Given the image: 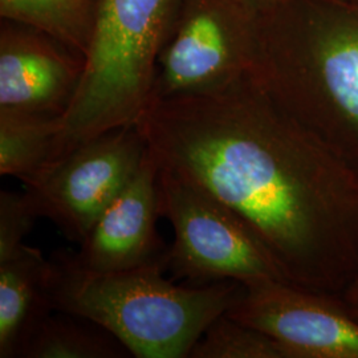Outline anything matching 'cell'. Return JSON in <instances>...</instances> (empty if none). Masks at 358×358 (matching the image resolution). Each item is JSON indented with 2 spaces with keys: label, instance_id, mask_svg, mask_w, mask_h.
<instances>
[{
  "label": "cell",
  "instance_id": "3",
  "mask_svg": "<svg viewBox=\"0 0 358 358\" xmlns=\"http://www.w3.org/2000/svg\"><path fill=\"white\" fill-rule=\"evenodd\" d=\"M51 263L53 310L100 324L137 358H189L208 325L243 291L234 280L178 285L165 278L166 262L96 272L78 266L72 251L60 250Z\"/></svg>",
  "mask_w": 358,
  "mask_h": 358
},
{
  "label": "cell",
  "instance_id": "10",
  "mask_svg": "<svg viewBox=\"0 0 358 358\" xmlns=\"http://www.w3.org/2000/svg\"><path fill=\"white\" fill-rule=\"evenodd\" d=\"M158 217V165L148 149L134 177L72 256L78 266L96 272L125 271L157 262L167 264L169 247L157 230Z\"/></svg>",
  "mask_w": 358,
  "mask_h": 358
},
{
  "label": "cell",
  "instance_id": "13",
  "mask_svg": "<svg viewBox=\"0 0 358 358\" xmlns=\"http://www.w3.org/2000/svg\"><path fill=\"white\" fill-rule=\"evenodd\" d=\"M60 117L0 108V176L32 185L51 161Z\"/></svg>",
  "mask_w": 358,
  "mask_h": 358
},
{
  "label": "cell",
  "instance_id": "2",
  "mask_svg": "<svg viewBox=\"0 0 358 358\" xmlns=\"http://www.w3.org/2000/svg\"><path fill=\"white\" fill-rule=\"evenodd\" d=\"M251 73L358 173V0H278Z\"/></svg>",
  "mask_w": 358,
  "mask_h": 358
},
{
  "label": "cell",
  "instance_id": "15",
  "mask_svg": "<svg viewBox=\"0 0 358 358\" xmlns=\"http://www.w3.org/2000/svg\"><path fill=\"white\" fill-rule=\"evenodd\" d=\"M189 358H288L276 340L226 313L213 321Z\"/></svg>",
  "mask_w": 358,
  "mask_h": 358
},
{
  "label": "cell",
  "instance_id": "8",
  "mask_svg": "<svg viewBox=\"0 0 358 358\" xmlns=\"http://www.w3.org/2000/svg\"><path fill=\"white\" fill-rule=\"evenodd\" d=\"M242 284L226 315L271 336L288 358H358V321L324 294L273 279Z\"/></svg>",
  "mask_w": 358,
  "mask_h": 358
},
{
  "label": "cell",
  "instance_id": "7",
  "mask_svg": "<svg viewBox=\"0 0 358 358\" xmlns=\"http://www.w3.org/2000/svg\"><path fill=\"white\" fill-rule=\"evenodd\" d=\"M146 153L137 125L113 129L78 145L26 190L38 217L50 219L80 244L134 177Z\"/></svg>",
  "mask_w": 358,
  "mask_h": 358
},
{
  "label": "cell",
  "instance_id": "14",
  "mask_svg": "<svg viewBox=\"0 0 358 358\" xmlns=\"http://www.w3.org/2000/svg\"><path fill=\"white\" fill-rule=\"evenodd\" d=\"M97 0H0V16L38 27L85 55Z\"/></svg>",
  "mask_w": 358,
  "mask_h": 358
},
{
  "label": "cell",
  "instance_id": "9",
  "mask_svg": "<svg viewBox=\"0 0 358 358\" xmlns=\"http://www.w3.org/2000/svg\"><path fill=\"white\" fill-rule=\"evenodd\" d=\"M85 55L38 27L1 19L0 108L60 117L84 75Z\"/></svg>",
  "mask_w": 358,
  "mask_h": 358
},
{
  "label": "cell",
  "instance_id": "6",
  "mask_svg": "<svg viewBox=\"0 0 358 358\" xmlns=\"http://www.w3.org/2000/svg\"><path fill=\"white\" fill-rule=\"evenodd\" d=\"M257 48L259 13L242 0H180L154 100L223 88L252 72Z\"/></svg>",
  "mask_w": 358,
  "mask_h": 358
},
{
  "label": "cell",
  "instance_id": "4",
  "mask_svg": "<svg viewBox=\"0 0 358 358\" xmlns=\"http://www.w3.org/2000/svg\"><path fill=\"white\" fill-rule=\"evenodd\" d=\"M179 4L180 0L96 1L84 75L60 120L45 171L78 145L140 121L154 100L158 60L171 38Z\"/></svg>",
  "mask_w": 358,
  "mask_h": 358
},
{
  "label": "cell",
  "instance_id": "17",
  "mask_svg": "<svg viewBox=\"0 0 358 358\" xmlns=\"http://www.w3.org/2000/svg\"><path fill=\"white\" fill-rule=\"evenodd\" d=\"M244 4L254 13H262L272 7L278 0H242Z\"/></svg>",
  "mask_w": 358,
  "mask_h": 358
},
{
  "label": "cell",
  "instance_id": "18",
  "mask_svg": "<svg viewBox=\"0 0 358 358\" xmlns=\"http://www.w3.org/2000/svg\"><path fill=\"white\" fill-rule=\"evenodd\" d=\"M345 299L358 316V276L355 282L350 285V288L346 291Z\"/></svg>",
  "mask_w": 358,
  "mask_h": 358
},
{
  "label": "cell",
  "instance_id": "11",
  "mask_svg": "<svg viewBox=\"0 0 358 358\" xmlns=\"http://www.w3.org/2000/svg\"><path fill=\"white\" fill-rule=\"evenodd\" d=\"M51 272V257L26 244L0 262V358L17 357L27 336L53 312Z\"/></svg>",
  "mask_w": 358,
  "mask_h": 358
},
{
  "label": "cell",
  "instance_id": "5",
  "mask_svg": "<svg viewBox=\"0 0 358 358\" xmlns=\"http://www.w3.org/2000/svg\"><path fill=\"white\" fill-rule=\"evenodd\" d=\"M158 198L159 214L174 232L166 255L173 280L192 285L260 279L288 282L239 215L201 185L158 165Z\"/></svg>",
  "mask_w": 358,
  "mask_h": 358
},
{
  "label": "cell",
  "instance_id": "12",
  "mask_svg": "<svg viewBox=\"0 0 358 358\" xmlns=\"http://www.w3.org/2000/svg\"><path fill=\"white\" fill-rule=\"evenodd\" d=\"M128 357V348L100 324L53 310L27 336L16 358Z\"/></svg>",
  "mask_w": 358,
  "mask_h": 358
},
{
  "label": "cell",
  "instance_id": "16",
  "mask_svg": "<svg viewBox=\"0 0 358 358\" xmlns=\"http://www.w3.org/2000/svg\"><path fill=\"white\" fill-rule=\"evenodd\" d=\"M40 219L29 194L0 192V262L15 255Z\"/></svg>",
  "mask_w": 358,
  "mask_h": 358
},
{
  "label": "cell",
  "instance_id": "1",
  "mask_svg": "<svg viewBox=\"0 0 358 358\" xmlns=\"http://www.w3.org/2000/svg\"><path fill=\"white\" fill-rule=\"evenodd\" d=\"M136 125L155 162L229 206L289 284L325 296L357 279L358 173L252 73L154 100Z\"/></svg>",
  "mask_w": 358,
  "mask_h": 358
}]
</instances>
